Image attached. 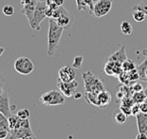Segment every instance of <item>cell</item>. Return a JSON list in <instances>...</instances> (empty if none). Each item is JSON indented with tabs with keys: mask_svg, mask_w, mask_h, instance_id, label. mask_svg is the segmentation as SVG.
<instances>
[{
	"mask_svg": "<svg viewBox=\"0 0 147 139\" xmlns=\"http://www.w3.org/2000/svg\"><path fill=\"white\" fill-rule=\"evenodd\" d=\"M63 31H64V28L59 26L58 23L56 22V20L53 18H49V27L47 35V55L49 57H53L56 51L58 50Z\"/></svg>",
	"mask_w": 147,
	"mask_h": 139,
	"instance_id": "6da1fadb",
	"label": "cell"
},
{
	"mask_svg": "<svg viewBox=\"0 0 147 139\" xmlns=\"http://www.w3.org/2000/svg\"><path fill=\"white\" fill-rule=\"evenodd\" d=\"M82 79L84 81L85 91L91 93H99L104 89V85L102 81L94 75L92 72H86L82 74Z\"/></svg>",
	"mask_w": 147,
	"mask_h": 139,
	"instance_id": "7a4b0ae2",
	"label": "cell"
},
{
	"mask_svg": "<svg viewBox=\"0 0 147 139\" xmlns=\"http://www.w3.org/2000/svg\"><path fill=\"white\" fill-rule=\"evenodd\" d=\"M40 102L45 106L61 105L65 102V96L59 90H50L41 96Z\"/></svg>",
	"mask_w": 147,
	"mask_h": 139,
	"instance_id": "3957f363",
	"label": "cell"
},
{
	"mask_svg": "<svg viewBox=\"0 0 147 139\" xmlns=\"http://www.w3.org/2000/svg\"><path fill=\"white\" fill-rule=\"evenodd\" d=\"M46 9H47V5H46L45 2H41V1L38 2L34 15H33V19L29 23V26L32 29H34L36 31L41 30V23L46 18V14H45Z\"/></svg>",
	"mask_w": 147,
	"mask_h": 139,
	"instance_id": "277c9868",
	"label": "cell"
},
{
	"mask_svg": "<svg viewBox=\"0 0 147 139\" xmlns=\"http://www.w3.org/2000/svg\"><path fill=\"white\" fill-rule=\"evenodd\" d=\"M14 69L20 74L28 75L34 70V64L28 57H20L14 61Z\"/></svg>",
	"mask_w": 147,
	"mask_h": 139,
	"instance_id": "5b68a950",
	"label": "cell"
},
{
	"mask_svg": "<svg viewBox=\"0 0 147 139\" xmlns=\"http://www.w3.org/2000/svg\"><path fill=\"white\" fill-rule=\"evenodd\" d=\"M114 0H97L93 6L92 14L97 18H101L107 15L112 8Z\"/></svg>",
	"mask_w": 147,
	"mask_h": 139,
	"instance_id": "8992f818",
	"label": "cell"
},
{
	"mask_svg": "<svg viewBox=\"0 0 147 139\" xmlns=\"http://www.w3.org/2000/svg\"><path fill=\"white\" fill-rule=\"evenodd\" d=\"M78 87V82L74 80L72 82H63L61 79H58V88L59 90L65 96V97H73L76 94V88Z\"/></svg>",
	"mask_w": 147,
	"mask_h": 139,
	"instance_id": "52a82bcc",
	"label": "cell"
},
{
	"mask_svg": "<svg viewBox=\"0 0 147 139\" xmlns=\"http://www.w3.org/2000/svg\"><path fill=\"white\" fill-rule=\"evenodd\" d=\"M59 79L63 82H72L76 80L75 70L71 66H63L59 71Z\"/></svg>",
	"mask_w": 147,
	"mask_h": 139,
	"instance_id": "ba28073f",
	"label": "cell"
},
{
	"mask_svg": "<svg viewBox=\"0 0 147 139\" xmlns=\"http://www.w3.org/2000/svg\"><path fill=\"white\" fill-rule=\"evenodd\" d=\"M28 135H34L31 128L20 127V128L11 129V133H9V138L11 139H24L25 137L28 136Z\"/></svg>",
	"mask_w": 147,
	"mask_h": 139,
	"instance_id": "9c48e42d",
	"label": "cell"
},
{
	"mask_svg": "<svg viewBox=\"0 0 147 139\" xmlns=\"http://www.w3.org/2000/svg\"><path fill=\"white\" fill-rule=\"evenodd\" d=\"M123 72V71L122 68V64L119 63V62L108 60L105 65V72L109 75L118 76Z\"/></svg>",
	"mask_w": 147,
	"mask_h": 139,
	"instance_id": "30bf717a",
	"label": "cell"
},
{
	"mask_svg": "<svg viewBox=\"0 0 147 139\" xmlns=\"http://www.w3.org/2000/svg\"><path fill=\"white\" fill-rule=\"evenodd\" d=\"M0 112L4 114L8 118L12 116L11 106H9V94L6 92H3V94L0 96Z\"/></svg>",
	"mask_w": 147,
	"mask_h": 139,
	"instance_id": "8fae6325",
	"label": "cell"
},
{
	"mask_svg": "<svg viewBox=\"0 0 147 139\" xmlns=\"http://www.w3.org/2000/svg\"><path fill=\"white\" fill-rule=\"evenodd\" d=\"M97 101L99 108H106L111 102V93L108 90V89H102L101 91L97 93Z\"/></svg>",
	"mask_w": 147,
	"mask_h": 139,
	"instance_id": "7c38bea8",
	"label": "cell"
},
{
	"mask_svg": "<svg viewBox=\"0 0 147 139\" xmlns=\"http://www.w3.org/2000/svg\"><path fill=\"white\" fill-rule=\"evenodd\" d=\"M39 1L40 0H36V1H33L31 3H29V4H26V5L23 6V8L21 9V13L26 16V19L28 20V23H30L32 21L33 15H34V12H35V9H36V7H37V4H38Z\"/></svg>",
	"mask_w": 147,
	"mask_h": 139,
	"instance_id": "4fadbf2b",
	"label": "cell"
},
{
	"mask_svg": "<svg viewBox=\"0 0 147 139\" xmlns=\"http://www.w3.org/2000/svg\"><path fill=\"white\" fill-rule=\"evenodd\" d=\"M136 120H137V126H138L139 133L147 134V114L140 112L136 116Z\"/></svg>",
	"mask_w": 147,
	"mask_h": 139,
	"instance_id": "5bb4252c",
	"label": "cell"
},
{
	"mask_svg": "<svg viewBox=\"0 0 147 139\" xmlns=\"http://www.w3.org/2000/svg\"><path fill=\"white\" fill-rule=\"evenodd\" d=\"M76 6H78V11H87L89 9L90 14L93 13V6H94V1L93 0H76Z\"/></svg>",
	"mask_w": 147,
	"mask_h": 139,
	"instance_id": "9a60e30c",
	"label": "cell"
},
{
	"mask_svg": "<svg viewBox=\"0 0 147 139\" xmlns=\"http://www.w3.org/2000/svg\"><path fill=\"white\" fill-rule=\"evenodd\" d=\"M126 59H127V57H126V53H125V46H122L118 51L115 52L114 54H112L109 57V61H116L121 64H123V62L125 61Z\"/></svg>",
	"mask_w": 147,
	"mask_h": 139,
	"instance_id": "2e32d148",
	"label": "cell"
},
{
	"mask_svg": "<svg viewBox=\"0 0 147 139\" xmlns=\"http://www.w3.org/2000/svg\"><path fill=\"white\" fill-rule=\"evenodd\" d=\"M74 18L71 15V13H68V14H63L61 16H59L58 19H56V22L58 23V25L59 26H61L63 28H70L73 24Z\"/></svg>",
	"mask_w": 147,
	"mask_h": 139,
	"instance_id": "e0dca14e",
	"label": "cell"
},
{
	"mask_svg": "<svg viewBox=\"0 0 147 139\" xmlns=\"http://www.w3.org/2000/svg\"><path fill=\"white\" fill-rule=\"evenodd\" d=\"M136 69H137V71H138V74L140 76V80H142L143 82H147L146 75H145V72H146V70H147V58L142 62L141 65L137 66Z\"/></svg>",
	"mask_w": 147,
	"mask_h": 139,
	"instance_id": "ac0fdd59",
	"label": "cell"
},
{
	"mask_svg": "<svg viewBox=\"0 0 147 139\" xmlns=\"http://www.w3.org/2000/svg\"><path fill=\"white\" fill-rule=\"evenodd\" d=\"M113 120H114L117 123L123 124L126 121V120H127V116L119 109V110H116L113 112Z\"/></svg>",
	"mask_w": 147,
	"mask_h": 139,
	"instance_id": "d6986e66",
	"label": "cell"
},
{
	"mask_svg": "<svg viewBox=\"0 0 147 139\" xmlns=\"http://www.w3.org/2000/svg\"><path fill=\"white\" fill-rule=\"evenodd\" d=\"M121 31L123 35H131L133 32V26L131 25L129 22L127 21H123L121 24Z\"/></svg>",
	"mask_w": 147,
	"mask_h": 139,
	"instance_id": "ffe728a7",
	"label": "cell"
},
{
	"mask_svg": "<svg viewBox=\"0 0 147 139\" xmlns=\"http://www.w3.org/2000/svg\"><path fill=\"white\" fill-rule=\"evenodd\" d=\"M145 99H147V97L143 91L134 92L132 95V100L134 102V104H142L145 101Z\"/></svg>",
	"mask_w": 147,
	"mask_h": 139,
	"instance_id": "44dd1931",
	"label": "cell"
},
{
	"mask_svg": "<svg viewBox=\"0 0 147 139\" xmlns=\"http://www.w3.org/2000/svg\"><path fill=\"white\" fill-rule=\"evenodd\" d=\"M132 16L136 22H143L146 18V14L142 11H140V9H133L132 12Z\"/></svg>",
	"mask_w": 147,
	"mask_h": 139,
	"instance_id": "7402d4cb",
	"label": "cell"
},
{
	"mask_svg": "<svg viewBox=\"0 0 147 139\" xmlns=\"http://www.w3.org/2000/svg\"><path fill=\"white\" fill-rule=\"evenodd\" d=\"M122 68H123V72H131V71H133L134 69H136V68H137V66H136V64H135L132 60H130V59L127 58L125 61H123V62Z\"/></svg>",
	"mask_w": 147,
	"mask_h": 139,
	"instance_id": "603a6c76",
	"label": "cell"
},
{
	"mask_svg": "<svg viewBox=\"0 0 147 139\" xmlns=\"http://www.w3.org/2000/svg\"><path fill=\"white\" fill-rule=\"evenodd\" d=\"M68 13H70V12L67 11V9H66L63 6H61V7H59V8L56 9V11H54V12H53V15H52L51 18L56 20V19H58L59 16H61L63 14H68Z\"/></svg>",
	"mask_w": 147,
	"mask_h": 139,
	"instance_id": "cb8c5ba5",
	"label": "cell"
},
{
	"mask_svg": "<svg viewBox=\"0 0 147 139\" xmlns=\"http://www.w3.org/2000/svg\"><path fill=\"white\" fill-rule=\"evenodd\" d=\"M19 117L17 115H12L11 117H9L8 118L9 120V129H14L17 126V123H18V120H19Z\"/></svg>",
	"mask_w": 147,
	"mask_h": 139,
	"instance_id": "d4e9b609",
	"label": "cell"
},
{
	"mask_svg": "<svg viewBox=\"0 0 147 139\" xmlns=\"http://www.w3.org/2000/svg\"><path fill=\"white\" fill-rule=\"evenodd\" d=\"M16 115L18 116L20 118H22V120H28L30 117V112H29L28 109H20V110L16 113Z\"/></svg>",
	"mask_w": 147,
	"mask_h": 139,
	"instance_id": "484cf974",
	"label": "cell"
},
{
	"mask_svg": "<svg viewBox=\"0 0 147 139\" xmlns=\"http://www.w3.org/2000/svg\"><path fill=\"white\" fill-rule=\"evenodd\" d=\"M0 128H6V129H8V130H11L9 126L8 118H7L4 114H2L1 112H0Z\"/></svg>",
	"mask_w": 147,
	"mask_h": 139,
	"instance_id": "4316f807",
	"label": "cell"
},
{
	"mask_svg": "<svg viewBox=\"0 0 147 139\" xmlns=\"http://www.w3.org/2000/svg\"><path fill=\"white\" fill-rule=\"evenodd\" d=\"M133 9H140V11H142L147 16V0H142L138 5H135L133 7Z\"/></svg>",
	"mask_w": 147,
	"mask_h": 139,
	"instance_id": "83f0119b",
	"label": "cell"
},
{
	"mask_svg": "<svg viewBox=\"0 0 147 139\" xmlns=\"http://www.w3.org/2000/svg\"><path fill=\"white\" fill-rule=\"evenodd\" d=\"M82 63H83V57H81V55H78V57H76L74 58L72 67L75 69H80L82 66Z\"/></svg>",
	"mask_w": 147,
	"mask_h": 139,
	"instance_id": "f1b7e54d",
	"label": "cell"
},
{
	"mask_svg": "<svg viewBox=\"0 0 147 139\" xmlns=\"http://www.w3.org/2000/svg\"><path fill=\"white\" fill-rule=\"evenodd\" d=\"M2 11L7 16H12L14 14V8L11 5H6L3 7Z\"/></svg>",
	"mask_w": 147,
	"mask_h": 139,
	"instance_id": "f546056e",
	"label": "cell"
},
{
	"mask_svg": "<svg viewBox=\"0 0 147 139\" xmlns=\"http://www.w3.org/2000/svg\"><path fill=\"white\" fill-rule=\"evenodd\" d=\"M131 108L132 106H129V105L127 104H122L121 102V105H120V110L123 111V113H125L126 116H130V115H132V111H131Z\"/></svg>",
	"mask_w": 147,
	"mask_h": 139,
	"instance_id": "4dcf8cb0",
	"label": "cell"
},
{
	"mask_svg": "<svg viewBox=\"0 0 147 139\" xmlns=\"http://www.w3.org/2000/svg\"><path fill=\"white\" fill-rule=\"evenodd\" d=\"M132 88H133V90H134V92H140V91L144 90L145 88H144V86H143V84L142 82L137 81L132 85Z\"/></svg>",
	"mask_w": 147,
	"mask_h": 139,
	"instance_id": "1f68e13d",
	"label": "cell"
},
{
	"mask_svg": "<svg viewBox=\"0 0 147 139\" xmlns=\"http://www.w3.org/2000/svg\"><path fill=\"white\" fill-rule=\"evenodd\" d=\"M11 130H8L6 128H0V139H5L9 135Z\"/></svg>",
	"mask_w": 147,
	"mask_h": 139,
	"instance_id": "d6a6232c",
	"label": "cell"
},
{
	"mask_svg": "<svg viewBox=\"0 0 147 139\" xmlns=\"http://www.w3.org/2000/svg\"><path fill=\"white\" fill-rule=\"evenodd\" d=\"M131 111H132V116H136L138 115L140 112H141V108H140V104H134L133 106L131 108Z\"/></svg>",
	"mask_w": 147,
	"mask_h": 139,
	"instance_id": "836d02e7",
	"label": "cell"
},
{
	"mask_svg": "<svg viewBox=\"0 0 147 139\" xmlns=\"http://www.w3.org/2000/svg\"><path fill=\"white\" fill-rule=\"evenodd\" d=\"M45 3H46V5H47L48 8L52 9L53 11H56V9L59 8V6L57 5L56 3H55L54 1H53V0H46Z\"/></svg>",
	"mask_w": 147,
	"mask_h": 139,
	"instance_id": "e575fe53",
	"label": "cell"
},
{
	"mask_svg": "<svg viewBox=\"0 0 147 139\" xmlns=\"http://www.w3.org/2000/svg\"><path fill=\"white\" fill-rule=\"evenodd\" d=\"M140 108H141V112L147 114V101H144L142 104H140Z\"/></svg>",
	"mask_w": 147,
	"mask_h": 139,
	"instance_id": "d590c367",
	"label": "cell"
},
{
	"mask_svg": "<svg viewBox=\"0 0 147 139\" xmlns=\"http://www.w3.org/2000/svg\"><path fill=\"white\" fill-rule=\"evenodd\" d=\"M53 12H54V11H53L52 9H50L47 7V9H46L45 11V14H46V17L47 18H51L52 15H53Z\"/></svg>",
	"mask_w": 147,
	"mask_h": 139,
	"instance_id": "8d00e7d4",
	"label": "cell"
},
{
	"mask_svg": "<svg viewBox=\"0 0 147 139\" xmlns=\"http://www.w3.org/2000/svg\"><path fill=\"white\" fill-rule=\"evenodd\" d=\"M136 139H147V134H146L139 133L138 135L136 136Z\"/></svg>",
	"mask_w": 147,
	"mask_h": 139,
	"instance_id": "74e56055",
	"label": "cell"
},
{
	"mask_svg": "<svg viewBox=\"0 0 147 139\" xmlns=\"http://www.w3.org/2000/svg\"><path fill=\"white\" fill-rule=\"evenodd\" d=\"M33 1H36V0H21V4L22 6H24L26 4H29V3H31Z\"/></svg>",
	"mask_w": 147,
	"mask_h": 139,
	"instance_id": "f35d334b",
	"label": "cell"
},
{
	"mask_svg": "<svg viewBox=\"0 0 147 139\" xmlns=\"http://www.w3.org/2000/svg\"><path fill=\"white\" fill-rule=\"evenodd\" d=\"M53 1H54L59 7L63 6V3H64V0H53Z\"/></svg>",
	"mask_w": 147,
	"mask_h": 139,
	"instance_id": "ab89813d",
	"label": "cell"
},
{
	"mask_svg": "<svg viewBox=\"0 0 147 139\" xmlns=\"http://www.w3.org/2000/svg\"><path fill=\"white\" fill-rule=\"evenodd\" d=\"M82 93H79V92H76V94L74 95V97H75L76 100H79V99L82 98Z\"/></svg>",
	"mask_w": 147,
	"mask_h": 139,
	"instance_id": "60d3db41",
	"label": "cell"
},
{
	"mask_svg": "<svg viewBox=\"0 0 147 139\" xmlns=\"http://www.w3.org/2000/svg\"><path fill=\"white\" fill-rule=\"evenodd\" d=\"M24 139H37L35 135H28V136L25 137Z\"/></svg>",
	"mask_w": 147,
	"mask_h": 139,
	"instance_id": "b9f144b4",
	"label": "cell"
},
{
	"mask_svg": "<svg viewBox=\"0 0 147 139\" xmlns=\"http://www.w3.org/2000/svg\"><path fill=\"white\" fill-rule=\"evenodd\" d=\"M4 52H5V49L0 46V57H1L3 54H4Z\"/></svg>",
	"mask_w": 147,
	"mask_h": 139,
	"instance_id": "7bdbcfd3",
	"label": "cell"
},
{
	"mask_svg": "<svg viewBox=\"0 0 147 139\" xmlns=\"http://www.w3.org/2000/svg\"><path fill=\"white\" fill-rule=\"evenodd\" d=\"M3 83H4V78L1 77L0 78V86H1V87H3Z\"/></svg>",
	"mask_w": 147,
	"mask_h": 139,
	"instance_id": "ee69618b",
	"label": "cell"
},
{
	"mask_svg": "<svg viewBox=\"0 0 147 139\" xmlns=\"http://www.w3.org/2000/svg\"><path fill=\"white\" fill-rule=\"evenodd\" d=\"M142 53H143V55H145L146 58H147V50L144 49V50H142Z\"/></svg>",
	"mask_w": 147,
	"mask_h": 139,
	"instance_id": "f6af8a7d",
	"label": "cell"
},
{
	"mask_svg": "<svg viewBox=\"0 0 147 139\" xmlns=\"http://www.w3.org/2000/svg\"><path fill=\"white\" fill-rule=\"evenodd\" d=\"M3 87H1V86H0V96H1L2 94H3Z\"/></svg>",
	"mask_w": 147,
	"mask_h": 139,
	"instance_id": "bcb514c9",
	"label": "cell"
},
{
	"mask_svg": "<svg viewBox=\"0 0 147 139\" xmlns=\"http://www.w3.org/2000/svg\"><path fill=\"white\" fill-rule=\"evenodd\" d=\"M143 92H144V93H145V95H146V97H147V87L144 88V90H143Z\"/></svg>",
	"mask_w": 147,
	"mask_h": 139,
	"instance_id": "7dc6e473",
	"label": "cell"
},
{
	"mask_svg": "<svg viewBox=\"0 0 147 139\" xmlns=\"http://www.w3.org/2000/svg\"><path fill=\"white\" fill-rule=\"evenodd\" d=\"M93 1H94V2H96V1H97V0H93Z\"/></svg>",
	"mask_w": 147,
	"mask_h": 139,
	"instance_id": "c3c4849f",
	"label": "cell"
}]
</instances>
